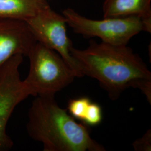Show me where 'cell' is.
Instances as JSON below:
<instances>
[{"label":"cell","instance_id":"cell-1","mask_svg":"<svg viewBox=\"0 0 151 151\" xmlns=\"http://www.w3.org/2000/svg\"><path fill=\"white\" fill-rule=\"evenodd\" d=\"M82 75L93 78L117 100L126 89L137 88L151 101V72L138 54L126 45H115L91 40L85 49H70Z\"/></svg>","mask_w":151,"mask_h":151},{"label":"cell","instance_id":"cell-2","mask_svg":"<svg viewBox=\"0 0 151 151\" xmlns=\"http://www.w3.org/2000/svg\"><path fill=\"white\" fill-rule=\"evenodd\" d=\"M29 137L41 142L44 151H105L91 137L84 124L78 123L55 96H37L28 112Z\"/></svg>","mask_w":151,"mask_h":151},{"label":"cell","instance_id":"cell-3","mask_svg":"<svg viewBox=\"0 0 151 151\" xmlns=\"http://www.w3.org/2000/svg\"><path fill=\"white\" fill-rule=\"evenodd\" d=\"M27 57L30 70L22 81L30 96H55L77 77L60 54L38 42Z\"/></svg>","mask_w":151,"mask_h":151},{"label":"cell","instance_id":"cell-4","mask_svg":"<svg viewBox=\"0 0 151 151\" xmlns=\"http://www.w3.org/2000/svg\"><path fill=\"white\" fill-rule=\"evenodd\" d=\"M63 15L74 32L86 38H100L102 42L111 45H126L141 32H151L138 16L104 17L96 20L82 16L70 8L65 9Z\"/></svg>","mask_w":151,"mask_h":151},{"label":"cell","instance_id":"cell-5","mask_svg":"<svg viewBox=\"0 0 151 151\" xmlns=\"http://www.w3.org/2000/svg\"><path fill=\"white\" fill-rule=\"evenodd\" d=\"M25 22L37 42L60 54L75 72L77 77H83L70 53L73 45L67 34V22L63 15L53 10L48 5Z\"/></svg>","mask_w":151,"mask_h":151},{"label":"cell","instance_id":"cell-6","mask_svg":"<svg viewBox=\"0 0 151 151\" xmlns=\"http://www.w3.org/2000/svg\"><path fill=\"white\" fill-rule=\"evenodd\" d=\"M23 57H12L0 69V151L9 150L13 146L6 133L7 124L16 106L30 96L19 73Z\"/></svg>","mask_w":151,"mask_h":151},{"label":"cell","instance_id":"cell-7","mask_svg":"<svg viewBox=\"0 0 151 151\" xmlns=\"http://www.w3.org/2000/svg\"><path fill=\"white\" fill-rule=\"evenodd\" d=\"M37 42L26 22L0 19V69L16 55L27 56Z\"/></svg>","mask_w":151,"mask_h":151},{"label":"cell","instance_id":"cell-8","mask_svg":"<svg viewBox=\"0 0 151 151\" xmlns=\"http://www.w3.org/2000/svg\"><path fill=\"white\" fill-rule=\"evenodd\" d=\"M104 17L137 16L151 29V0H105Z\"/></svg>","mask_w":151,"mask_h":151},{"label":"cell","instance_id":"cell-9","mask_svg":"<svg viewBox=\"0 0 151 151\" xmlns=\"http://www.w3.org/2000/svg\"><path fill=\"white\" fill-rule=\"evenodd\" d=\"M48 5L46 0H0V19L25 22Z\"/></svg>","mask_w":151,"mask_h":151},{"label":"cell","instance_id":"cell-10","mask_svg":"<svg viewBox=\"0 0 151 151\" xmlns=\"http://www.w3.org/2000/svg\"><path fill=\"white\" fill-rule=\"evenodd\" d=\"M92 101L87 97H81L71 99L68 103L67 111L75 119L82 123L88 113Z\"/></svg>","mask_w":151,"mask_h":151},{"label":"cell","instance_id":"cell-11","mask_svg":"<svg viewBox=\"0 0 151 151\" xmlns=\"http://www.w3.org/2000/svg\"><path fill=\"white\" fill-rule=\"evenodd\" d=\"M133 147L136 151H151V130H148L139 139L135 140Z\"/></svg>","mask_w":151,"mask_h":151}]
</instances>
